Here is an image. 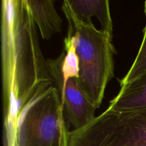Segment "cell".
<instances>
[{
  "mask_svg": "<svg viewBox=\"0 0 146 146\" xmlns=\"http://www.w3.org/2000/svg\"><path fill=\"white\" fill-rule=\"evenodd\" d=\"M64 58L63 61V76H64V84L57 88L59 90L64 85L66 80L69 78L78 77V60L76 54L75 48L67 38L64 39Z\"/></svg>",
  "mask_w": 146,
  "mask_h": 146,
  "instance_id": "cell-10",
  "label": "cell"
},
{
  "mask_svg": "<svg viewBox=\"0 0 146 146\" xmlns=\"http://www.w3.org/2000/svg\"><path fill=\"white\" fill-rule=\"evenodd\" d=\"M5 146H67L68 131L61 94L54 83L42 84L14 121L4 120Z\"/></svg>",
  "mask_w": 146,
  "mask_h": 146,
  "instance_id": "cell-2",
  "label": "cell"
},
{
  "mask_svg": "<svg viewBox=\"0 0 146 146\" xmlns=\"http://www.w3.org/2000/svg\"><path fill=\"white\" fill-rule=\"evenodd\" d=\"M145 13L146 14V1L145 2Z\"/></svg>",
  "mask_w": 146,
  "mask_h": 146,
  "instance_id": "cell-11",
  "label": "cell"
},
{
  "mask_svg": "<svg viewBox=\"0 0 146 146\" xmlns=\"http://www.w3.org/2000/svg\"><path fill=\"white\" fill-rule=\"evenodd\" d=\"M58 91L61 94L64 118L74 130L84 128L95 118L97 108L81 89L78 78H68Z\"/></svg>",
  "mask_w": 146,
  "mask_h": 146,
  "instance_id": "cell-5",
  "label": "cell"
},
{
  "mask_svg": "<svg viewBox=\"0 0 146 146\" xmlns=\"http://www.w3.org/2000/svg\"><path fill=\"white\" fill-rule=\"evenodd\" d=\"M67 146H146V108H107L88 125L68 131Z\"/></svg>",
  "mask_w": 146,
  "mask_h": 146,
  "instance_id": "cell-4",
  "label": "cell"
},
{
  "mask_svg": "<svg viewBox=\"0 0 146 146\" xmlns=\"http://www.w3.org/2000/svg\"><path fill=\"white\" fill-rule=\"evenodd\" d=\"M108 108L115 111L146 108V73L121 88Z\"/></svg>",
  "mask_w": 146,
  "mask_h": 146,
  "instance_id": "cell-8",
  "label": "cell"
},
{
  "mask_svg": "<svg viewBox=\"0 0 146 146\" xmlns=\"http://www.w3.org/2000/svg\"><path fill=\"white\" fill-rule=\"evenodd\" d=\"M146 73V25L143 30V38L139 51L131 68L120 81L121 88L133 81Z\"/></svg>",
  "mask_w": 146,
  "mask_h": 146,
  "instance_id": "cell-9",
  "label": "cell"
},
{
  "mask_svg": "<svg viewBox=\"0 0 146 146\" xmlns=\"http://www.w3.org/2000/svg\"><path fill=\"white\" fill-rule=\"evenodd\" d=\"M33 19L39 29L41 38L48 40L61 31L62 19L57 13L54 1L27 0Z\"/></svg>",
  "mask_w": 146,
  "mask_h": 146,
  "instance_id": "cell-7",
  "label": "cell"
},
{
  "mask_svg": "<svg viewBox=\"0 0 146 146\" xmlns=\"http://www.w3.org/2000/svg\"><path fill=\"white\" fill-rule=\"evenodd\" d=\"M1 65L4 118L16 122L40 86L54 83L27 0L1 1Z\"/></svg>",
  "mask_w": 146,
  "mask_h": 146,
  "instance_id": "cell-1",
  "label": "cell"
},
{
  "mask_svg": "<svg viewBox=\"0 0 146 146\" xmlns=\"http://www.w3.org/2000/svg\"><path fill=\"white\" fill-rule=\"evenodd\" d=\"M64 1L71 12L81 21L93 24L91 18L95 16L101 24V30L112 36L113 21L108 0H65Z\"/></svg>",
  "mask_w": 146,
  "mask_h": 146,
  "instance_id": "cell-6",
  "label": "cell"
},
{
  "mask_svg": "<svg viewBox=\"0 0 146 146\" xmlns=\"http://www.w3.org/2000/svg\"><path fill=\"white\" fill-rule=\"evenodd\" d=\"M68 21L66 38L75 48L78 60V81L87 98L97 108L101 106L106 88L114 76L113 55L116 54L113 37L76 17L64 1Z\"/></svg>",
  "mask_w": 146,
  "mask_h": 146,
  "instance_id": "cell-3",
  "label": "cell"
}]
</instances>
